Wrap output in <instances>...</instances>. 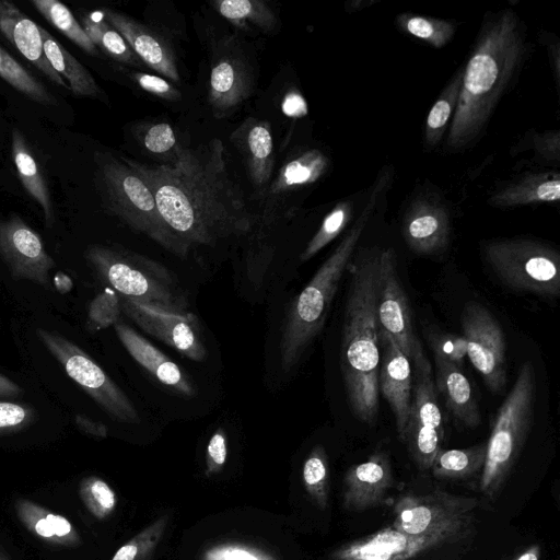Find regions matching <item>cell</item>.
<instances>
[{"label": "cell", "mask_w": 560, "mask_h": 560, "mask_svg": "<svg viewBox=\"0 0 560 560\" xmlns=\"http://www.w3.org/2000/svg\"><path fill=\"white\" fill-rule=\"evenodd\" d=\"M560 199L559 175L552 173L525 176L506 186L491 198L497 206H518L534 202H556Z\"/></svg>", "instance_id": "f1b7e54d"}, {"label": "cell", "mask_w": 560, "mask_h": 560, "mask_svg": "<svg viewBox=\"0 0 560 560\" xmlns=\"http://www.w3.org/2000/svg\"><path fill=\"white\" fill-rule=\"evenodd\" d=\"M430 348L435 361L463 368L467 357V347L464 336L444 332H430L428 336Z\"/></svg>", "instance_id": "b9f144b4"}, {"label": "cell", "mask_w": 560, "mask_h": 560, "mask_svg": "<svg viewBox=\"0 0 560 560\" xmlns=\"http://www.w3.org/2000/svg\"><path fill=\"white\" fill-rule=\"evenodd\" d=\"M75 425L84 433L96 436L106 438L107 428L104 423L94 421L84 415H77L74 417Z\"/></svg>", "instance_id": "681fc988"}, {"label": "cell", "mask_w": 560, "mask_h": 560, "mask_svg": "<svg viewBox=\"0 0 560 560\" xmlns=\"http://www.w3.org/2000/svg\"><path fill=\"white\" fill-rule=\"evenodd\" d=\"M224 149L214 138L192 149L182 147L162 164L121 156L149 185L165 223L188 249L247 234L257 223L229 174Z\"/></svg>", "instance_id": "6da1fadb"}, {"label": "cell", "mask_w": 560, "mask_h": 560, "mask_svg": "<svg viewBox=\"0 0 560 560\" xmlns=\"http://www.w3.org/2000/svg\"><path fill=\"white\" fill-rule=\"evenodd\" d=\"M167 516H161L124 544L112 560H150L167 526Z\"/></svg>", "instance_id": "8d00e7d4"}, {"label": "cell", "mask_w": 560, "mask_h": 560, "mask_svg": "<svg viewBox=\"0 0 560 560\" xmlns=\"http://www.w3.org/2000/svg\"><path fill=\"white\" fill-rule=\"evenodd\" d=\"M94 162L95 186L106 211L164 249L185 258L189 249L165 223L151 188L140 174L110 152H95Z\"/></svg>", "instance_id": "5b68a950"}, {"label": "cell", "mask_w": 560, "mask_h": 560, "mask_svg": "<svg viewBox=\"0 0 560 560\" xmlns=\"http://www.w3.org/2000/svg\"><path fill=\"white\" fill-rule=\"evenodd\" d=\"M328 167V159L317 149L302 151L288 159L272 178L262 201L260 221L276 222L285 212L288 201L302 188L316 183Z\"/></svg>", "instance_id": "2e32d148"}, {"label": "cell", "mask_w": 560, "mask_h": 560, "mask_svg": "<svg viewBox=\"0 0 560 560\" xmlns=\"http://www.w3.org/2000/svg\"><path fill=\"white\" fill-rule=\"evenodd\" d=\"M230 141L242 156L255 199L262 203L275 170L273 139L269 122L248 117L230 135Z\"/></svg>", "instance_id": "d6986e66"}, {"label": "cell", "mask_w": 560, "mask_h": 560, "mask_svg": "<svg viewBox=\"0 0 560 560\" xmlns=\"http://www.w3.org/2000/svg\"><path fill=\"white\" fill-rule=\"evenodd\" d=\"M478 505L476 498L434 490L425 494L407 493L393 506L397 530L412 536H440L447 539L463 534Z\"/></svg>", "instance_id": "9c48e42d"}, {"label": "cell", "mask_w": 560, "mask_h": 560, "mask_svg": "<svg viewBox=\"0 0 560 560\" xmlns=\"http://www.w3.org/2000/svg\"><path fill=\"white\" fill-rule=\"evenodd\" d=\"M376 316L378 328L407 355L416 374H431V364L415 332L408 298L398 275L396 253L390 247L380 252Z\"/></svg>", "instance_id": "8fae6325"}, {"label": "cell", "mask_w": 560, "mask_h": 560, "mask_svg": "<svg viewBox=\"0 0 560 560\" xmlns=\"http://www.w3.org/2000/svg\"><path fill=\"white\" fill-rule=\"evenodd\" d=\"M0 256L13 279L49 285V271L55 261L40 236L18 214L0 221Z\"/></svg>", "instance_id": "5bb4252c"}, {"label": "cell", "mask_w": 560, "mask_h": 560, "mask_svg": "<svg viewBox=\"0 0 560 560\" xmlns=\"http://www.w3.org/2000/svg\"><path fill=\"white\" fill-rule=\"evenodd\" d=\"M540 558V549L538 546H532L528 549H526L524 552H522L516 559L514 560H539Z\"/></svg>", "instance_id": "f5cc1de1"}, {"label": "cell", "mask_w": 560, "mask_h": 560, "mask_svg": "<svg viewBox=\"0 0 560 560\" xmlns=\"http://www.w3.org/2000/svg\"><path fill=\"white\" fill-rule=\"evenodd\" d=\"M462 77L463 70L455 73L429 112L424 130V142L428 148L435 147L445 132L456 108Z\"/></svg>", "instance_id": "836d02e7"}, {"label": "cell", "mask_w": 560, "mask_h": 560, "mask_svg": "<svg viewBox=\"0 0 560 560\" xmlns=\"http://www.w3.org/2000/svg\"><path fill=\"white\" fill-rule=\"evenodd\" d=\"M114 328L118 339L135 361L161 384L185 397L196 395V389L184 371L150 341L124 323L117 322Z\"/></svg>", "instance_id": "7402d4cb"}, {"label": "cell", "mask_w": 560, "mask_h": 560, "mask_svg": "<svg viewBox=\"0 0 560 560\" xmlns=\"http://www.w3.org/2000/svg\"><path fill=\"white\" fill-rule=\"evenodd\" d=\"M228 441L225 431L219 428L211 435L206 451V475L219 472L226 462Z\"/></svg>", "instance_id": "7dc6e473"}, {"label": "cell", "mask_w": 560, "mask_h": 560, "mask_svg": "<svg viewBox=\"0 0 560 560\" xmlns=\"http://www.w3.org/2000/svg\"><path fill=\"white\" fill-rule=\"evenodd\" d=\"M378 393L387 400L395 418L396 429L400 436L409 418L412 400V372L407 355L394 340L381 328Z\"/></svg>", "instance_id": "ffe728a7"}, {"label": "cell", "mask_w": 560, "mask_h": 560, "mask_svg": "<svg viewBox=\"0 0 560 560\" xmlns=\"http://www.w3.org/2000/svg\"><path fill=\"white\" fill-rule=\"evenodd\" d=\"M0 78L30 100L50 105L55 103L45 85L0 47Z\"/></svg>", "instance_id": "e575fe53"}, {"label": "cell", "mask_w": 560, "mask_h": 560, "mask_svg": "<svg viewBox=\"0 0 560 560\" xmlns=\"http://www.w3.org/2000/svg\"><path fill=\"white\" fill-rule=\"evenodd\" d=\"M487 262L509 288L548 299L560 294V256L553 248L530 240L505 238L487 243Z\"/></svg>", "instance_id": "ba28073f"}, {"label": "cell", "mask_w": 560, "mask_h": 560, "mask_svg": "<svg viewBox=\"0 0 560 560\" xmlns=\"http://www.w3.org/2000/svg\"><path fill=\"white\" fill-rule=\"evenodd\" d=\"M281 109L285 116L291 118H302L308 112L305 98L296 90L285 93L281 102Z\"/></svg>", "instance_id": "c3c4849f"}, {"label": "cell", "mask_w": 560, "mask_h": 560, "mask_svg": "<svg viewBox=\"0 0 560 560\" xmlns=\"http://www.w3.org/2000/svg\"><path fill=\"white\" fill-rule=\"evenodd\" d=\"M11 154L24 190L42 208L46 225H52L54 206L44 170L27 139L18 128L12 130Z\"/></svg>", "instance_id": "d4e9b609"}, {"label": "cell", "mask_w": 560, "mask_h": 560, "mask_svg": "<svg viewBox=\"0 0 560 560\" xmlns=\"http://www.w3.org/2000/svg\"><path fill=\"white\" fill-rule=\"evenodd\" d=\"M120 312L118 294L106 289L92 300L89 307V319L95 328H106L118 322Z\"/></svg>", "instance_id": "ee69618b"}, {"label": "cell", "mask_w": 560, "mask_h": 560, "mask_svg": "<svg viewBox=\"0 0 560 560\" xmlns=\"http://www.w3.org/2000/svg\"><path fill=\"white\" fill-rule=\"evenodd\" d=\"M142 147L152 154L165 156L166 162L174 160L179 149L173 127L165 121L150 122L137 129Z\"/></svg>", "instance_id": "60d3db41"}, {"label": "cell", "mask_w": 560, "mask_h": 560, "mask_svg": "<svg viewBox=\"0 0 560 560\" xmlns=\"http://www.w3.org/2000/svg\"><path fill=\"white\" fill-rule=\"evenodd\" d=\"M0 31L20 54L55 84L69 89L65 80L49 65L43 47L39 25L14 3L0 0Z\"/></svg>", "instance_id": "cb8c5ba5"}, {"label": "cell", "mask_w": 560, "mask_h": 560, "mask_svg": "<svg viewBox=\"0 0 560 560\" xmlns=\"http://www.w3.org/2000/svg\"><path fill=\"white\" fill-rule=\"evenodd\" d=\"M435 384L451 413L464 425L477 427L480 422L478 405L462 369L442 361H435Z\"/></svg>", "instance_id": "4316f807"}, {"label": "cell", "mask_w": 560, "mask_h": 560, "mask_svg": "<svg viewBox=\"0 0 560 560\" xmlns=\"http://www.w3.org/2000/svg\"><path fill=\"white\" fill-rule=\"evenodd\" d=\"M352 207L350 202L338 203L323 220L319 229L310 240L304 250L300 255V260L307 261L319 250L335 240L346 228Z\"/></svg>", "instance_id": "f35d334b"}, {"label": "cell", "mask_w": 560, "mask_h": 560, "mask_svg": "<svg viewBox=\"0 0 560 560\" xmlns=\"http://www.w3.org/2000/svg\"><path fill=\"white\" fill-rule=\"evenodd\" d=\"M55 285L60 292H68L71 289V280L65 273H57L55 277Z\"/></svg>", "instance_id": "816d5d0a"}, {"label": "cell", "mask_w": 560, "mask_h": 560, "mask_svg": "<svg viewBox=\"0 0 560 560\" xmlns=\"http://www.w3.org/2000/svg\"><path fill=\"white\" fill-rule=\"evenodd\" d=\"M85 258L102 280L124 298L151 308L190 315L189 304L163 265L145 256L103 245H92Z\"/></svg>", "instance_id": "8992f818"}, {"label": "cell", "mask_w": 560, "mask_h": 560, "mask_svg": "<svg viewBox=\"0 0 560 560\" xmlns=\"http://www.w3.org/2000/svg\"><path fill=\"white\" fill-rule=\"evenodd\" d=\"M450 539L440 536H412L393 526L345 544L332 553L334 560H409Z\"/></svg>", "instance_id": "ac0fdd59"}, {"label": "cell", "mask_w": 560, "mask_h": 560, "mask_svg": "<svg viewBox=\"0 0 560 560\" xmlns=\"http://www.w3.org/2000/svg\"><path fill=\"white\" fill-rule=\"evenodd\" d=\"M81 26L95 47L115 61L136 68L144 66L127 40L103 18L101 12L82 15Z\"/></svg>", "instance_id": "f546056e"}, {"label": "cell", "mask_w": 560, "mask_h": 560, "mask_svg": "<svg viewBox=\"0 0 560 560\" xmlns=\"http://www.w3.org/2000/svg\"><path fill=\"white\" fill-rule=\"evenodd\" d=\"M212 5L222 18L241 28H254L262 33H269L276 28V12L265 1L219 0Z\"/></svg>", "instance_id": "1f68e13d"}, {"label": "cell", "mask_w": 560, "mask_h": 560, "mask_svg": "<svg viewBox=\"0 0 560 560\" xmlns=\"http://www.w3.org/2000/svg\"><path fill=\"white\" fill-rule=\"evenodd\" d=\"M393 485V470L385 452H374L366 460L352 465L343 478L342 506L365 511L382 504Z\"/></svg>", "instance_id": "44dd1931"}, {"label": "cell", "mask_w": 560, "mask_h": 560, "mask_svg": "<svg viewBox=\"0 0 560 560\" xmlns=\"http://www.w3.org/2000/svg\"><path fill=\"white\" fill-rule=\"evenodd\" d=\"M302 479L307 494L320 510H325L329 494V465L324 446L312 448L303 464Z\"/></svg>", "instance_id": "d590c367"}, {"label": "cell", "mask_w": 560, "mask_h": 560, "mask_svg": "<svg viewBox=\"0 0 560 560\" xmlns=\"http://www.w3.org/2000/svg\"><path fill=\"white\" fill-rule=\"evenodd\" d=\"M401 233L408 247L421 255L443 250L450 241L447 211L434 201H418L407 212Z\"/></svg>", "instance_id": "603a6c76"}, {"label": "cell", "mask_w": 560, "mask_h": 560, "mask_svg": "<svg viewBox=\"0 0 560 560\" xmlns=\"http://www.w3.org/2000/svg\"><path fill=\"white\" fill-rule=\"evenodd\" d=\"M38 339L63 366L66 373L113 419L136 424L140 416L129 397L105 371L79 346L60 334L44 328L36 330Z\"/></svg>", "instance_id": "30bf717a"}, {"label": "cell", "mask_w": 560, "mask_h": 560, "mask_svg": "<svg viewBox=\"0 0 560 560\" xmlns=\"http://www.w3.org/2000/svg\"><path fill=\"white\" fill-rule=\"evenodd\" d=\"M23 389L12 380L0 373V397L18 396Z\"/></svg>", "instance_id": "f907efd6"}, {"label": "cell", "mask_w": 560, "mask_h": 560, "mask_svg": "<svg viewBox=\"0 0 560 560\" xmlns=\"http://www.w3.org/2000/svg\"><path fill=\"white\" fill-rule=\"evenodd\" d=\"M14 509L20 522L39 539L65 547L82 544L80 534L65 516L27 499L15 500Z\"/></svg>", "instance_id": "484cf974"}, {"label": "cell", "mask_w": 560, "mask_h": 560, "mask_svg": "<svg viewBox=\"0 0 560 560\" xmlns=\"http://www.w3.org/2000/svg\"><path fill=\"white\" fill-rule=\"evenodd\" d=\"M35 418L36 412L31 406L0 400V435L18 432L28 427Z\"/></svg>", "instance_id": "f6af8a7d"}, {"label": "cell", "mask_w": 560, "mask_h": 560, "mask_svg": "<svg viewBox=\"0 0 560 560\" xmlns=\"http://www.w3.org/2000/svg\"><path fill=\"white\" fill-rule=\"evenodd\" d=\"M524 56V36L515 13L503 10L488 18L463 70L456 108L446 136L447 149L459 151L481 136Z\"/></svg>", "instance_id": "7a4b0ae2"}, {"label": "cell", "mask_w": 560, "mask_h": 560, "mask_svg": "<svg viewBox=\"0 0 560 560\" xmlns=\"http://www.w3.org/2000/svg\"><path fill=\"white\" fill-rule=\"evenodd\" d=\"M44 54L51 68L65 80L73 95L100 98L103 94L90 71L75 59L48 31L39 26Z\"/></svg>", "instance_id": "83f0119b"}, {"label": "cell", "mask_w": 560, "mask_h": 560, "mask_svg": "<svg viewBox=\"0 0 560 560\" xmlns=\"http://www.w3.org/2000/svg\"><path fill=\"white\" fill-rule=\"evenodd\" d=\"M536 393V375L530 362L518 370L516 381L500 406L492 424L480 491L492 498L502 488L527 438Z\"/></svg>", "instance_id": "52a82bcc"}, {"label": "cell", "mask_w": 560, "mask_h": 560, "mask_svg": "<svg viewBox=\"0 0 560 560\" xmlns=\"http://www.w3.org/2000/svg\"><path fill=\"white\" fill-rule=\"evenodd\" d=\"M254 73L238 42L226 36L212 50L209 103L218 118L232 114L252 94Z\"/></svg>", "instance_id": "4fadbf2b"}, {"label": "cell", "mask_w": 560, "mask_h": 560, "mask_svg": "<svg viewBox=\"0 0 560 560\" xmlns=\"http://www.w3.org/2000/svg\"><path fill=\"white\" fill-rule=\"evenodd\" d=\"M381 248L362 247L348 268L340 370L349 406L368 424L378 415L380 339L376 316L377 270Z\"/></svg>", "instance_id": "3957f363"}, {"label": "cell", "mask_w": 560, "mask_h": 560, "mask_svg": "<svg viewBox=\"0 0 560 560\" xmlns=\"http://www.w3.org/2000/svg\"><path fill=\"white\" fill-rule=\"evenodd\" d=\"M201 560H278L259 547L243 542H222L207 548Z\"/></svg>", "instance_id": "7bdbcfd3"}, {"label": "cell", "mask_w": 560, "mask_h": 560, "mask_svg": "<svg viewBox=\"0 0 560 560\" xmlns=\"http://www.w3.org/2000/svg\"><path fill=\"white\" fill-rule=\"evenodd\" d=\"M487 452V442L466 448H441L430 469L439 479H467L481 471Z\"/></svg>", "instance_id": "4dcf8cb0"}, {"label": "cell", "mask_w": 560, "mask_h": 560, "mask_svg": "<svg viewBox=\"0 0 560 560\" xmlns=\"http://www.w3.org/2000/svg\"><path fill=\"white\" fill-rule=\"evenodd\" d=\"M103 18L127 40L138 58L165 79L179 83L177 58L172 43L154 27L104 8Z\"/></svg>", "instance_id": "e0dca14e"}, {"label": "cell", "mask_w": 560, "mask_h": 560, "mask_svg": "<svg viewBox=\"0 0 560 560\" xmlns=\"http://www.w3.org/2000/svg\"><path fill=\"white\" fill-rule=\"evenodd\" d=\"M397 22L407 33L436 48L446 45L456 30L455 25L447 21L419 15L404 14L398 16Z\"/></svg>", "instance_id": "74e56055"}, {"label": "cell", "mask_w": 560, "mask_h": 560, "mask_svg": "<svg viewBox=\"0 0 560 560\" xmlns=\"http://www.w3.org/2000/svg\"><path fill=\"white\" fill-rule=\"evenodd\" d=\"M79 494L88 511L97 520L109 516L117 504L115 491L96 476H89L80 481Z\"/></svg>", "instance_id": "ab89813d"}, {"label": "cell", "mask_w": 560, "mask_h": 560, "mask_svg": "<svg viewBox=\"0 0 560 560\" xmlns=\"http://www.w3.org/2000/svg\"><path fill=\"white\" fill-rule=\"evenodd\" d=\"M32 4L48 23L83 51L92 56H97V48L91 42L68 7L57 0H32Z\"/></svg>", "instance_id": "d6a6232c"}, {"label": "cell", "mask_w": 560, "mask_h": 560, "mask_svg": "<svg viewBox=\"0 0 560 560\" xmlns=\"http://www.w3.org/2000/svg\"><path fill=\"white\" fill-rule=\"evenodd\" d=\"M129 77L143 91L166 101H178L182 93L174 86L171 81L163 77L150 74L141 71H132Z\"/></svg>", "instance_id": "bcb514c9"}, {"label": "cell", "mask_w": 560, "mask_h": 560, "mask_svg": "<svg viewBox=\"0 0 560 560\" xmlns=\"http://www.w3.org/2000/svg\"><path fill=\"white\" fill-rule=\"evenodd\" d=\"M121 311L147 334L162 340L184 357L201 362L207 349L201 341L197 317L176 315L151 308L131 299L120 301Z\"/></svg>", "instance_id": "9a60e30c"}, {"label": "cell", "mask_w": 560, "mask_h": 560, "mask_svg": "<svg viewBox=\"0 0 560 560\" xmlns=\"http://www.w3.org/2000/svg\"><path fill=\"white\" fill-rule=\"evenodd\" d=\"M460 324L470 363L489 390L502 392L508 372L505 338L499 322L483 305L469 302L462 312Z\"/></svg>", "instance_id": "7c38bea8"}, {"label": "cell", "mask_w": 560, "mask_h": 560, "mask_svg": "<svg viewBox=\"0 0 560 560\" xmlns=\"http://www.w3.org/2000/svg\"><path fill=\"white\" fill-rule=\"evenodd\" d=\"M378 186L371 194L370 202L360 218L317 269L310 282L290 303L279 343L280 366L283 373H289L298 365L306 349L320 332L339 282L355 252L357 244L376 202Z\"/></svg>", "instance_id": "277c9868"}]
</instances>
